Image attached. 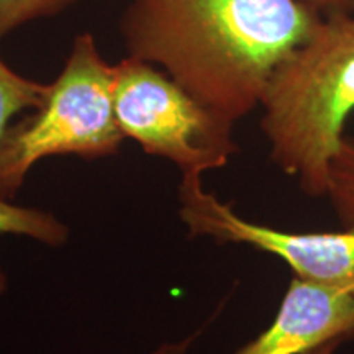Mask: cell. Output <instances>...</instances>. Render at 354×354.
Returning <instances> with one entry per match:
<instances>
[{
  "label": "cell",
  "instance_id": "obj_1",
  "mask_svg": "<svg viewBox=\"0 0 354 354\" xmlns=\"http://www.w3.org/2000/svg\"><path fill=\"white\" fill-rule=\"evenodd\" d=\"M322 17L304 0H130L120 33L128 56L162 68L236 125Z\"/></svg>",
  "mask_w": 354,
  "mask_h": 354
},
{
  "label": "cell",
  "instance_id": "obj_2",
  "mask_svg": "<svg viewBox=\"0 0 354 354\" xmlns=\"http://www.w3.org/2000/svg\"><path fill=\"white\" fill-rule=\"evenodd\" d=\"M259 109L269 158L310 197H325L354 112V15H323L279 64Z\"/></svg>",
  "mask_w": 354,
  "mask_h": 354
},
{
  "label": "cell",
  "instance_id": "obj_3",
  "mask_svg": "<svg viewBox=\"0 0 354 354\" xmlns=\"http://www.w3.org/2000/svg\"><path fill=\"white\" fill-rule=\"evenodd\" d=\"M123 138L115 113L113 66L91 33L77 35L41 105L7 133L0 153V198L12 201L44 158H109L118 153Z\"/></svg>",
  "mask_w": 354,
  "mask_h": 354
},
{
  "label": "cell",
  "instance_id": "obj_4",
  "mask_svg": "<svg viewBox=\"0 0 354 354\" xmlns=\"http://www.w3.org/2000/svg\"><path fill=\"white\" fill-rule=\"evenodd\" d=\"M113 100L123 136L171 161L183 176L220 169L238 153L234 125L156 66L123 57L113 66Z\"/></svg>",
  "mask_w": 354,
  "mask_h": 354
},
{
  "label": "cell",
  "instance_id": "obj_5",
  "mask_svg": "<svg viewBox=\"0 0 354 354\" xmlns=\"http://www.w3.org/2000/svg\"><path fill=\"white\" fill-rule=\"evenodd\" d=\"M179 218L190 236L218 245H246L289 266L294 277L354 295V225L339 232L299 233L254 223L203 189L202 176H183Z\"/></svg>",
  "mask_w": 354,
  "mask_h": 354
},
{
  "label": "cell",
  "instance_id": "obj_6",
  "mask_svg": "<svg viewBox=\"0 0 354 354\" xmlns=\"http://www.w3.org/2000/svg\"><path fill=\"white\" fill-rule=\"evenodd\" d=\"M354 338V295L294 277L264 331L233 354H308Z\"/></svg>",
  "mask_w": 354,
  "mask_h": 354
},
{
  "label": "cell",
  "instance_id": "obj_7",
  "mask_svg": "<svg viewBox=\"0 0 354 354\" xmlns=\"http://www.w3.org/2000/svg\"><path fill=\"white\" fill-rule=\"evenodd\" d=\"M0 234H15L48 246H61L69 236V230L50 212L33 207L17 205L0 198ZM8 277L0 269V294L7 290Z\"/></svg>",
  "mask_w": 354,
  "mask_h": 354
},
{
  "label": "cell",
  "instance_id": "obj_8",
  "mask_svg": "<svg viewBox=\"0 0 354 354\" xmlns=\"http://www.w3.org/2000/svg\"><path fill=\"white\" fill-rule=\"evenodd\" d=\"M48 84L33 81L13 71L0 56V153L17 115L41 105Z\"/></svg>",
  "mask_w": 354,
  "mask_h": 354
},
{
  "label": "cell",
  "instance_id": "obj_9",
  "mask_svg": "<svg viewBox=\"0 0 354 354\" xmlns=\"http://www.w3.org/2000/svg\"><path fill=\"white\" fill-rule=\"evenodd\" d=\"M343 227L354 225V138L346 136L330 167L326 196Z\"/></svg>",
  "mask_w": 354,
  "mask_h": 354
},
{
  "label": "cell",
  "instance_id": "obj_10",
  "mask_svg": "<svg viewBox=\"0 0 354 354\" xmlns=\"http://www.w3.org/2000/svg\"><path fill=\"white\" fill-rule=\"evenodd\" d=\"M79 0H0V39L33 20L57 15Z\"/></svg>",
  "mask_w": 354,
  "mask_h": 354
},
{
  "label": "cell",
  "instance_id": "obj_11",
  "mask_svg": "<svg viewBox=\"0 0 354 354\" xmlns=\"http://www.w3.org/2000/svg\"><path fill=\"white\" fill-rule=\"evenodd\" d=\"M310 7L315 8L322 15L330 13H351L354 12V0H304Z\"/></svg>",
  "mask_w": 354,
  "mask_h": 354
},
{
  "label": "cell",
  "instance_id": "obj_12",
  "mask_svg": "<svg viewBox=\"0 0 354 354\" xmlns=\"http://www.w3.org/2000/svg\"><path fill=\"white\" fill-rule=\"evenodd\" d=\"M198 335H201V331H196V333L187 335L185 338L177 339V342L162 343L149 354H187L189 349L192 348V344L196 343Z\"/></svg>",
  "mask_w": 354,
  "mask_h": 354
},
{
  "label": "cell",
  "instance_id": "obj_13",
  "mask_svg": "<svg viewBox=\"0 0 354 354\" xmlns=\"http://www.w3.org/2000/svg\"><path fill=\"white\" fill-rule=\"evenodd\" d=\"M343 343H330V344H325V346L315 349V351L308 353V354H336L338 351L339 346H342Z\"/></svg>",
  "mask_w": 354,
  "mask_h": 354
}]
</instances>
